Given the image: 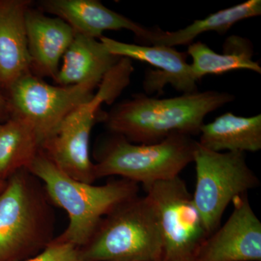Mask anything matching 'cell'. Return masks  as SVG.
Instances as JSON below:
<instances>
[{
	"label": "cell",
	"instance_id": "6da1fadb",
	"mask_svg": "<svg viewBox=\"0 0 261 261\" xmlns=\"http://www.w3.org/2000/svg\"><path fill=\"white\" fill-rule=\"evenodd\" d=\"M234 99L232 94L215 90L166 99L138 94L116 104L102 120L111 133L149 145L176 133L199 135L205 117Z\"/></svg>",
	"mask_w": 261,
	"mask_h": 261
},
{
	"label": "cell",
	"instance_id": "7a4b0ae2",
	"mask_svg": "<svg viewBox=\"0 0 261 261\" xmlns=\"http://www.w3.org/2000/svg\"><path fill=\"white\" fill-rule=\"evenodd\" d=\"M28 170L42 182L51 203L68 214V226L55 240L79 247L89 243L105 216L138 195L140 190L139 185L124 178L103 185L75 180L57 167L42 149Z\"/></svg>",
	"mask_w": 261,
	"mask_h": 261
},
{
	"label": "cell",
	"instance_id": "3957f363",
	"mask_svg": "<svg viewBox=\"0 0 261 261\" xmlns=\"http://www.w3.org/2000/svg\"><path fill=\"white\" fill-rule=\"evenodd\" d=\"M42 182L29 170L0 192V261H24L54 240L56 217Z\"/></svg>",
	"mask_w": 261,
	"mask_h": 261
},
{
	"label": "cell",
	"instance_id": "277c9868",
	"mask_svg": "<svg viewBox=\"0 0 261 261\" xmlns=\"http://www.w3.org/2000/svg\"><path fill=\"white\" fill-rule=\"evenodd\" d=\"M134 72L132 60L121 58L106 73L93 97L68 115L42 147L51 162L70 177L94 184V164L89 144L92 128L102 104H111L129 85Z\"/></svg>",
	"mask_w": 261,
	"mask_h": 261
},
{
	"label": "cell",
	"instance_id": "5b68a950",
	"mask_svg": "<svg viewBox=\"0 0 261 261\" xmlns=\"http://www.w3.org/2000/svg\"><path fill=\"white\" fill-rule=\"evenodd\" d=\"M95 152L96 179L118 176L145 187L179 176L193 163L197 141L173 134L158 143L135 144L111 133Z\"/></svg>",
	"mask_w": 261,
	"mask_h": 261
},
{
	"label": "cell",
	"instance_id": "8992f818",
	"mask_svg": "<svg viewBox=\"0 0 261 261\" xmlns=\"http://www.w3.org/2000/svg\"><path fill=\"white\" fill-rule=\"evenodd\" d=\"M81 249L85 261H162V235L152 201L137 195L118 204Z\"/></svg>",
	"mask_w": 261,
	"mask_h": 261
},
{
	"label": "cell",
	"instance_id": "52a82bcc",
	"mask_svg": "<svg viewBox=\"0 0 261 261\" xmlns=\"http://www.w3.org/2000/svg\"><path fill=\"white\" fill-rule=\"evenodd\" d=\"M193 163L196 186L192 197L210 235L221 226L228 205L236 197L258 187L260 181L243 152H214L197 142Z\"/></svg>",
	"mask_w": 261,
	"mask_h": 261
},
{
	"label": "cell",
	"instance_id": "ba28073f",
	"mask_svg": "<svg viewBox=\"0 0 261 261\" xmlns=\"http://www.w3.org/2000/svg\"><path fill=\"white\" fill-rule=\"evenodd\" d=\"M98 87L91 83L53 86L32 73H27L7 90L10 117L27 121L42 147L65 117L93 97Z\"/></svg>",
	"mask_w": 261,
	"mask_h": 261
},
{
	"label": "cell",
	"instance_id": "9c48e42d",
	"mask_svg": "<svg viewBox=\"0 0 261 261\" xmlns=\"http://www.w3.org/2000/svg\"><path fill=\"white\" fill-rule=\"evenodd\" d=\"M145 189L159 218L162 261L195 260L209 234L185 181L178 176Z\"/></svg>",
	"mask_w": 261,
	"mask_h": 261
},
{
	"label": "cell",
	"instance_id": "30bf717a",
	"mask_svg": "<svg viewBox=\"0 0 261 261\" xmlns=\"http://www.w3.org/2000/svg\"><path fill=\"white\" fill-rule=\"evenodd\" d=\"M231 203V216L206 238L196 260L261 261V222L248 194L239 196Z\"/></svg>",
	"mask_w": 261,
	"mask_h": 261
},
{
	"label": "cell",
	"instance_id": "8fae6325",
	"mask_svg": "<svg viewBox=\"0 0 261 261\" xmlns=\"http://www.w3.org/2000/svg\"><path fill=\"white\" fill-rule=\"evenodd\" d=\"M99 40L114 56L145 62L157 68L146 72L143 87L147 95L163 92L168 84L183 94L197 92V82L187 62V53L168 46L128 44L104 36Z\"/></svg>",
	"mask_w": 261,
	"mask_h": 261
},
{
	"label": "cell",
	"instance_id": "7c38bea8",
	"mask_svg": "<svg viewBox=\"0 0 261 261\" xmlns=\"http://www.w3.org/2000/svg\"><path fill=\"white\" fill-rule=\"evenodd\" d=\"M40 5L42 10L69 24L75 33L99 39L106 31L125 29L149 45L152 29L109 9L97 0H45Z\"/></svg>",
	"mask_w": 261,
	"mask_h": 261
},
{
	"label": "cell",
	"instance_id": "4fadbf2b",
	"mask_svg": "<svg viewBox=\"0 0 261 261\" xmlns=\"http://www.w3.org/2000/svg\"><path fill=\"white\" fill-rule=\"evenodd\" d=\"M25 30L32 73L56 81L62 58L74 37V30L61 18L47 16L30 7L25 13Z\"/></svg>",
	"mask_w": 261,
	"mask_h": 261
},
{
	"label": "cell",
	"instance_id": "5bb4252c",
	"mask_svg": "<svg viewBox=\"0 0 261 261\" xmlns=\"http://www.w3.org/2000/svg\"><path fill=\"white\" fill-rule=\"evenodd\" d=\"M27 0H0V86L6 91L20 77L32 73L25 13Z\"/></svg>",
	"mask_w": 261,
	"mask_h": 261
},
{
	"label": "cell",
	"instance_id": "9a60e30c",
	"mask_svg": "<svg viewBox=\"0 0 261 261\" xmlns=\"http://www.w3.org/2000/svg\"><path fill=\"white\" fill-rule=\"evenodd\" d=\"M120 58L110 53L99 39L75 33L55 82L63 87L85 83L99 86Z\"/></svg>",
	"mask_w": 261,
	"mask_h": 261
},
{
	"label": "cell",
	"instance_id": "2e32d148",
	"mask_svg": "<svg viewBox=\"0 0 261 261\" xmlns=\"http://www.w3.org/2000/svg\"><path fill=\"white\" fill-rule=\"evenodd\" d=\"M199 145L217 152L261 149V115L238 116L228 112L201 127Z\"/></svg>",
	"mask_w": 261,
	"mask_h": 261
},
{
	"label": "cell",
	"instance_id": "e0dca14e",
	"mask_svg": "<svg viewBox=\"0 0 261 261\" xmlns=\"http://www.w3.org/2000/svg\"><path fill=\"white\" fill-rule=\"evenodd\" d=\"M223 53H216L202 42L188 45L187 55L191 56V68L198 82L205 75H221L236 70H249L261 73V67L253 58V46L246 38L231 36L223 45Z\"/></svg>",
	"mask_w": 261,
	"mask_h": 261
},
{
	"label": "cell",
	"instance_id": "ac0fdd59",
	"mask_svg": "<svg viewBox=\"0 0 261 261\" xmlns=\"http://www.w3.org/2000/svg\"><path fill=\"white\" fill-rule=\"evenodd\" d=\"M261 14L260 0H248L226 9L219 10L201 20H195L185 28L175 32L152 29L149 45H190L200 34L215 32L224 34L235 23Z\"/></svg>",
	"mask_w": 261,
	"mask_h": 261
},
{
	"label": "cell",
	"instance_id": "d6986e66",
	"mask_svg": "<svg viewBox=\"0 0 261 261\" xmlns=\"http://www.w3.org/2000/svg\"><path fill=\"white\" fill-rule=\"evenodd\" d=\"M42 149L32 126L21 118L10 116L0 123V180L7 181L23 169H29Z\"/></svg>",
	"mask_w": 261,
	"mask_h": 261
},
{
	"label": "cell",
	"instance_id": "ffe728a7",
	"mask_svg": "<svg viewBox=\"0 0 261 261\" xmlns=\"http://www.w3.org/2000/svg\"><path fill=\"white\" fill-rule=\"evenodd\" d=\"M24 261H85L81 247L53 240L44 249Z\"/></svg>",
	"mask_w": 261,
	"mask_h": 261
},
{
	"label": "cell",
	"instance_id": "44dd1931",
	"mask_svg": "<svg viewBox=\"0 0 261 261\" xmlns=\"http://www.w3.org/2000/svg\"><path fill=\"white\" fill-rule=\"evenodd\" d=\"M3 117H8V118H9L10 113L6 99L0 94V118Z\"/></svg>",
	"mask_w": 261,
	"mask_h": 261
},
{
	"label": "cell",
	"instance_id": "7402d4cb",
	"mask_svg": "<svg viewBox=\"0 0 261 261\" xmlns=\"http://www.w3.org/2000/svg\"><path fill=\"white\" fill-rule=\"evenodd\" d=\"M5 185H6V181H2V180H0V192L4 190Z\"/></svg>",
	"mask_w": 261,
	"mask_h": 261
},
{
	"label": "cell",
	"instance_id": "603a6c76",
	"mask_svg": "<svg viewBox=\"0 0 261 261\" xmlns=\"http://www.w3.org/2000/svg\"><path fill=\"white\" fill-rule=\"evenodd\" d=\"M192 261H197V260H192Z\"/></svg>",
	"mask_w": 261,
	"mask_h": 261
}]
</instances>
